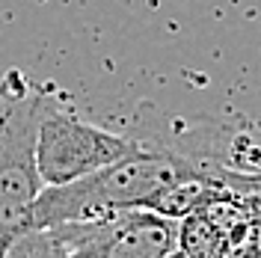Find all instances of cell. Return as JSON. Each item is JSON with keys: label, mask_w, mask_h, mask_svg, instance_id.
<instances>
[{"label": "cell", "mask_w": 261, "mask_h": 258, "mask_svg": "<svg viewBox=\"0 0 261 258\" xmlns=\"http://www.w3.org/2000/svg\"><path fill=\"white\" fill-rule=\"evenodd\" d=\"M0 258H68L50 228L24 231L0 249Z\"/></svg>", "instance_id": "cell-4"}, {"label": "cell", "mask_w": 261, "mask_h": 258, "mask_svg": "<svg viewBox=\"0 0 261 258\" xmlns=\"http://www.w3.org/2000/svg\"><path fill=\"white\" fill-rule=\"evenodd\" d=\"M50 231L68 258H169L178 246V220L143 208L113 211Z\"/></svg>", "instance_id": "cell-3"}, {"label": "cell", "mask_w": 261, "mask_h": 258, "mask_svg": "<svg viewBox=\"0 0 261 258\" xmlns=\"http://www.w3.org/2000/svg\"><path fill=\"white\" fill-rule=\"evenodd\" d=\"M45 92L24 71L0 78V249L27 231V217L42 193L36 169V128Z\"/></svg>", "instance_id": "cell-1"}, {"label": "cell", "mask_w": 261, "mask_h": 258, "mask_svg": "<svg viewBox=\"0 0 261 258\" xmlns=\"http://www.w3.org/2000/svg\"><path fill=\"white\" fill-rule=\"evenodd\" d=\"M130 151H137V143L128 134L98 128L65 107L60 95L45 92L36 128V169L45 187H60L92 175L128 158Z\"/></svg>", "instance_id": "cell-2"}]
</instances>
